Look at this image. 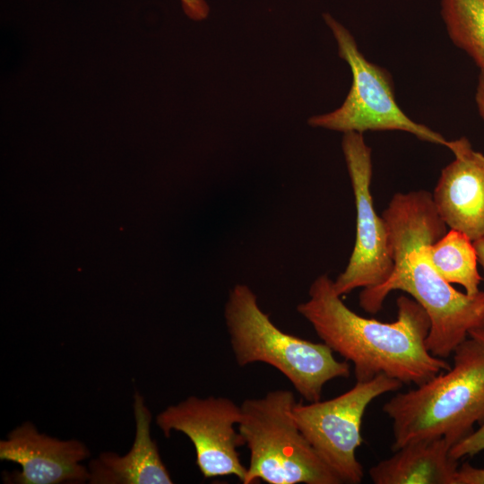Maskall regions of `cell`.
<instances>
[{"instance_id":"1","label":"cell","mask_w":484,"mask_h":484,"mask_svg":"<svg viewBox=\"0 0 484 484\" xmlns=\"http://www.w3.org/2000/svg\"><path fill=\"white\" fill-rule=\"evenodd\" d=\"M393 249L394 267L380 286L363 289L359 305L377 313L393 290L409 294L426 311L430 329L428 351L446 359L471 331L484 328V291L470 295L455 290L434 266L430 246L446 232L432 194L425 190L396 193L383 212Z\"/></svg>"},{"instance_id":"2","label":"cell","mask_w":484,"mask_h":484,"mask_svg":"<svg viewBox=\"0 0 484 484\" xmlns=\"http://www.w3.org/2000/svg\"><path fill=\"white\" fill-rule=\"evenodd\" d=\"M396 304L393 322L363 317L345 305L333 280L322 274L314 280L308 299L297 310L324 344L353 364L357 381L383 374L402 384L419 385L451 366L426 346L430 320L424 308L405 295Z\"/></svg>"},{"instance_id":"3","label":"cell","mask_w":484,"mask_h":484,"mask_svg":"<svg viewBox=\"0 0 484 484\" xmlns=\"http://www.w3.org/2000/svg\"><path fill=\"white\" fill-rule=\"evenodd\" d=\"M453 354L449 369L384 404L393 452L424 438L445 437L454 445L484 422V328L471 331Z\"/></svg>"},{"instance_id":"4","label":"cell","mask_w":484,"mask_h":484,"mask_svg":"<svg viewBox=\"0 0 484 484\" xmlns=\"http://www.w3.org/2000/svg\"><path fill=\"white\" fill-rule=\"evenodd\" d=\"M230 346L239 367L263 362L278 369L307 402L321 400L324 385L350 375L323 341L312 342L277 327L246 284L234 285L224 307Z\"/></svg>"},{"instance_id":"5","label":"cell","mask_w":484,"mask_h":484,"mask_svg":"<svg viewBox=\"0 0 484 484\" xmlns=\"http://www.w3.org/2000/svg\"><path fill=\"white\" fill-rule=\"evenodd\" d=\"M289 390L245 400L238 430L250 452L243 484H341L297 426Z\"/></svg>"},{"instance_id":"6","label":"cell","mask_w":484,"mask_h":484,"mask_svg":"<svg viewBox=\"0 0 484 484\" xmlns=\"http://www.w3.org/2000/svg\"><path fill=\"white\" fill-rule=\"evenodd\" d=\"M324 20L338 46V54L350 66L352 83L343 103L335 110L313 116L307 124L343 134L367 131H402L421 141L447 146L439 133L409 117L399 107L388 71L370 61L359 51L352 34L331 14Z\"/></svg>"},{"instance_id":"7","label":"cell","mask_w":484,"mask_h":484,"mask_svg":"<svg viewBox=\"0 0 484 484\" xmlns=\"http://www.w3.org/2000/svg\"><path fill=\"white\" fill-rule=\"evenodd\" d=\"M402 383L385 375L357 381L349 391L326 400L295 402L293 419L308 443L341 483L359 484L364 471L356 451L363 439V415L376 397L402 387Z\"/></svg>"},{"instance_id":"8","label":"cell","mask_w":484,"mask_h":484,"mask_svg":"<svg viewBox=\"0 0 484 484\" xmlns=\"http://www.w3.org/2000/svg\"><path fill=\"white\" fill-rule=\"evenodd\" d=\"M341 149L351 182L356 207V238L350 260L335 281L340 296L383 284L394 267L387 224L374 206L370 186L373 174L371 148L363 134H343Z\"/></svg>"},{"instance_id":"9","label":"cell","mask_w":484,"mask_h":484,"mask_svg":"<svg viewBox=\"0 0 484 484\" xmlns=\"http://www.w3.org/2000/svg\"><path fill=\"white\" fill-rule=\"evenodd\" d=\"M241 417V407L227 397L193 395L160 412L156 424L167 438L177 431L190 439L205 479L235 476L243 482L247 467L241 462L238 447L245 443L234 428Z\"/></svg>"},{"instance_id":"10","label":"cell","mask_w":484,"mask_h":484,"mask_svg":"<svg viewBox=\"0 0 484 484\" xmlns=\"http://www.w3.org/2000/svg\"><path fill=\"white\" fill-rule=\"evenodd\" d=\"M91 452L80 440H61L39 432L23 422L0 441V460L17 463L21 471L4 473L14 484H62L89 482L88 467L82 462Z\"/></svg>"},{"instance_id":"11","label":"cell","mask_w":484,"mask_h":484,"mask_svg":"<svg viewBox=\"0 0 484 484\" xmlns=\"http://www.w3.org/2000/svg\"><path fill=\"white\" fill-rule=\"evenodd\" d=\"M454 160L440 174L432 194L447 227L472 241L484 234V155L466 137L448 141Z\"/></svg>"},{"instance_id":"12","label":"cell","mask_w":484,"mask_h":484,"mask_svg":"<svg viewBox=\"0 0 484 484\" xmlns=\"http://www.w3.org/2000/svg\"><path fill=\"white\" fill-rule=\"evenodd\" d=\"M135 436L130 450L120 455L102 452L90 461L91 484H171L172 478L151 436V413L143 397L134 395Z\"/></svg>"},{"instance_id":"13","label":"cell","mask_w":484,"mask_h":484,"mask_svg":"<svg viewBox=\"0 0 484 484\" xmlns=\"http://www.w3.org/2000/svg\"><path fill=\"white\" fill-rule=\"evenodd\" d=\"M453 444L445 437L411 442L372 466L375 484H454L458 461L450 455Z\"/></svg>"},{"instance_id":"14","label":"cell","mask_w":484,"mask_h":484,"mask_svg":"<svg viewBox=\"0 0 484 484\" xmlns=\"http://www.w3.org/2000/svg\"><path fill=\"white\" fill-rule=\"evenodd\" d=\"M429 255L446 281L462 286L470 295L480 291L482 278L473 241L468 236L451 229L430 246Z\"/></svg>"},{"instance_id":"15","label":"cell","mask_w":484,"mask_h":484,"mask_svg":"<svg viewBox=\"0 0 484 484\" xmlns=\"http://www.w3.org/2000/svg\"><path fill=\"white\" fill-rule=\"evenodd\" d=\"M441 13L453 43L484 74V0H441Z\"/></svg>"},{"instance_id":"16","label":"cell","mask_w":484,"mask_h":484,"mask_svg":"<svg viewBox=\"0 0 484 484\" xmlns=\"http://www.w3.org/2000/svg\"><path fill=\"white\" fill-rule=\"evenodd\" d=\"M484 450V422L477 430H473L466 437L454 444L450 455L458 461L464 456H472Z\"/></svg>"},{"instance_id":"17","label":"cell","mask_w":484,"mask_h":484,"mask_svg":"<svg viewBox=\"0 0 484 484\" xmlns=\"http://www.w3.org/2000/svg\"><path fill=\"white\" fill-rule=\"evenodd\" d=\"M454 484H484V468H475L464 462L457 469Z\"/></svg>"},{"instance_id":"18","label":"cell","mask_w":484,"mask_h":484,"mask_svg":"<svg viewBox=\"0 0 484 484\" xmlns=\"http://www.w3.org/2000/svg\"><path fill=\"white\" fill-rule=\"evenodd\" d=\"M186 15L194 21H203L208 17L210 7L205 0H180Z\"/></svg>"},{"instance_id":"19","label":"cell","mask_w":484,"mask_h":484,"mask_svg":"<svg viewBox=\"0 0 484 484\" xmlns=\"http://www.w3.org/2000/svg\"><path fill=\"white\" fill-rule=\"evenodd\" d=\"M475 100L479 113L484 120V74L480 73L476 89Z\"/></svg>"},{"instance_id":"20","label":"cell","mask_w":484,"mask_h":484,"mask_svg":"<svg viewBox=\"0 0 484 484\" xmlns=\"http://www.w3.org/2000/svg\"><path fill=\"white\" fill-rule=\"evenodd\" d=\"M473 246L476 250L478 263L480 264L484 272V234L479 238L473 240Z\"/></svg>"}]
</instances>
